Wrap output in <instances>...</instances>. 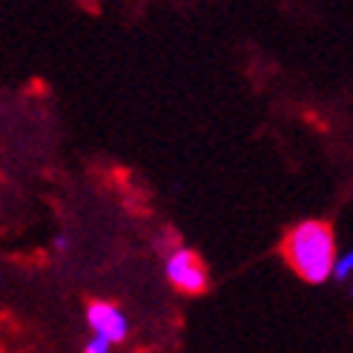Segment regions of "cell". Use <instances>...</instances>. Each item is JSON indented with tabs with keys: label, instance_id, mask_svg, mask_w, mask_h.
Listing matches in <instances>:
<instances>
[{
	"label": "cell",
	"instance_id": "5b68a950",
	"mask_svg": "<svg viewBox=\"0 0 353 353\" xmlns=\"http://www.w3.org/2000/svg\"><path fill=\"white\" fill-rule=\"evenodd\" d=\"M350 270H353V253H347L342 261H336V270H333V273H336V279H347Z\"/></svg>",
	"mask_w": 353,
	"mask_h": 353
},
{
	"label": "cell",
	"instance_id": "7a4b0ae2",
	"mask_svg": "<svg viewBox=\"0 0 353 353\" xmlns=\"http://www.w3.org/2000/svg\"><path fill=\"white\" fill-rule=\"evenodd\" d=\"M167 279L181 293H204L207 290V270H204L201 259L192 250H184V247H175L167 256Z\"/></svg>",
	"mask_w": 353,
	"mask_h": 353
},
{
	"label": "cell",
	"instance_id": "3957f363",
	"mask_svg": "<svg viewBox=\"0 0 353 353\" xmlns=\"http://www.w3.org/2000/svg\"><path fill=\"white\" fill-rule=\"evenodd\" d=\"M86 322L95 330V336H103L110 342H121L127 336V319L110 302H92L90 310H86Z\"/></svg>",
	"mask_w": 353,
	"mask_h": 353
},
{
	"label": "cell",
	"instance_id": "277c9868",
	"mask_svg": "<svg viewBox=\"0 0 353 353\" xmlns=\"http://www.w3.org/2000/svg\"><path fill=\"white\" fill-rule=\"evenodd\" d=\"M110 339H103V336H95L92 342H86V347H83V353H110Z\"/></svg>",
	"mask_w": 353,
	"mask_h": 353
},
{
	"label": "cell",
	"instance_id": "6da1fadb",
	"mask_svg": "<svg viewBox=\"0 0 353 353\" xmlns=\"http://www.w3.org/2000/svg\"><path fill=\"white\" fill-rule=\"evenodd\" d=\"M288 264L310 285L322 281L336 270V247H333V230L325 221H302L285 236L281 244Z\"/></svg>",
	"mask_w": 353,
	"mask_h": 353
}]
</instances>
